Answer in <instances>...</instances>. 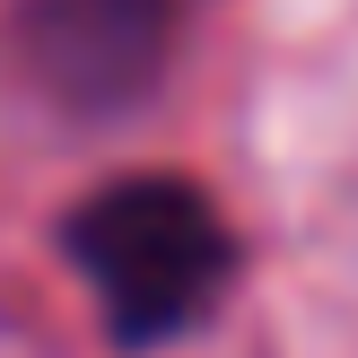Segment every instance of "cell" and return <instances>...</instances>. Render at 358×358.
<instances>
[{
	"label": "cell",
	"instance_id": "cell-1",
	"mask_svg": "<svg viewBox=\"0 0 358 358\" xmlns=\"http://www.w3.org/2000/svg\"><path fill=\"white\" fill-rule=\"evenodd\" d=\"M62 245L87 271L114 341H131V350H157L175 332H192L219 306L227 271H236L227 219L210 210V192L175 184V175H122V184L87 192L70 210Z\"/></svg>",
	"mask_w": 358,
	"mask_h": 358
},
{
	"label": "cell",
	"instance_id": "cell-2",
	"mask_svg": "<svg viewBox=\"0 0 358 358\" xmlns=\"http://www.w3.org/2000/svg\"><path fill=\"white\" fill-rule=\"evenodd\" d=\"M175 0H17V44L62 105H122L157 70Z\"/></svg>",
	"mask_w": 358,
	"mask_h": 358
}]
</instances>
